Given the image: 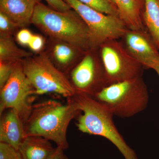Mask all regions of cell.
<instances>
[{
    "instance_id": "6da1fadb",
    "label": "cell",
    "mask_w": 159,
    "mask_h": 159,
    "mask_svg": "<svg viewBox=\"0 0 159 159\" xmlns=\"http://www.w3.org/2000/svg\"><path fill=\"white\" fill-rule=\"evenodd\" d=\"M70 99L65 104L48 100L32 105L24 123L26 137H43L54 142L58 148L64 150L67 149L68 127L80 111L72 99Z\"/></svg>"
},
{
    "instance_id": "7a4b0ae2",
    "label": "cell",
    "mask_w": 159,
    "mask_h": 159,
    "mask_svg": "<svg viewBox=\"0 0 159 159\" xmlns=\"http://www.w3.org/2000/svg\"><path fill=\"white\" fill-rule=\"evenodd\" d=\"M78 111L82 112L76 123L77 128L84 133L99 136L112 143L125 159H139L119 133L114 123L113 115L101 103L86 94L76 93L71 97Z\"/></svg>"
},
{
    "instance_id": "3957f363",
    "label": "cell",
    "mask_w": 159,
    "mask_h": 159,
    "mask_svg": "<svg viewBox=\"0 0 159 159\" xmlns=\"http://www.w3.org/2000/svg\"><path fill=\"white\" fill-rule=\"evenodd\" d=\"M45 33L82 51L90 49L88 27L74 9L60 11L39 3L31 19Z\"/></svg>"
},
{
    "instance_id": "277c9868",
    "label": "cell",
    "mask_w": 159,
    "mask_h": 159,
    "mask_svg": "<svg viewBox=\"0 0 159 159\" xmlns=\"http://www.w3.org/2000/svg\"><path fill=\"white\" fill-rule=\"evenodd\" d=\"M93 98L114 116L122 118H130L145 110L149 100L142 77L107 86Z\"/></svg>"
},
{
    "instance_id": "5b68a950",
    "label": "cell",
    "mask_w": 159,
    "mask_h": 159,
    "mask_svg": "<svg viewBox=\"0 0 159 159\" xmlns=\"http://www.w3.org/2000/svg\"><path fill=\"white\" fill-rule=\"evenodd\" d=\"M22 66L24 73L34 88V94L52 93L70 98L76 94L72 83L45 54L28 57L23 61Z\"/></svg>"
},
{
    "instance_id": "8992f818",
    "label": "cell",
    "mask_w": 159,
    "mask_h": 159,
    "mask_svg": "<svg viewBox=\"0 0 159 159\" xmlns=\"http://www.w3.org/2000/svg\"><path fill=\"white\" fill-rule=\"evenodd\" d=\"M79 15L88 27L90 49L97 50L109 40L120 39L128 31L120 17L106 14L83 4L78 0H64Z\"/></svg>"
},
{
    "instance_id": "52a82bcc",
    "label": "cell",
    "mask_w": 159,
    "mask_h": 159,
    "mask_svg": "<svg viewBox=\"0 0 159 159\" xmlns=\"http://www.w3.org/2000/svg\"><path fill=\"white\" fill-rule=\"evenodd\" d=\"M98 49L108 86L142 77L145 68L129 54L121 40H109Z\"/></svg>"
},
{
    "instance_id": "ba28073f",
    "label": "cell",
    "mask_w": 159,
    "mask_h": 159,
    "mask_svg": "<svg viewBox=\"0 0 159 159\" xmlns=\"http://www.w3.org/2000/svg\"><path fill=\"white\" fill-rule=\"evenodd\" d=\"M34 90L23 70L22 62L14 64L11 76L1 89L0 115L7 109L15 110L25 123L31 112V96Z\"/></svg>"
},
{
    "instance_id": "9c48e42d",
    "label": "cell",
    "mask_w": 159,
    "mask_h": 159,
    "mask_svg": "<svg viewBox=\"0 0 159 159\" xmlns=\"http://www.w3.org/2000/svg\"><path fill=\"white\" fill-rule=\"evenodd\" d=\"M93 49L86 51L84 56L72 71V84L76 93L93 97L108 86L100 57L97 59Z\"/></svg>"
},
{
    "instance_id": "30bf717a",
    "label": "cell",
    "mask_w": 159,
    "mask_h": 159,
    "mask_svg": "<svg viewBox=\"0 0 159 159\" xmlns=\"http://www.w3.org/2000/svg\"><path fill=\"white\" fill-rule=\"evenodd\" d=\"M121 41L124 48L145 69H151L159 60V50L146 29H128Z\"/></svg>"
},
{
    "instance_id": "8fae6325",
    "label": "cell",
    "mask_w": 159,
    "mask_h": 159,
    "mask_svg": "<svg viewBox=\"0 0 159 159\" xmlns=\"http://www.w3.org/2000/svg\"><path fill=\"white\" fill-rule=\"evenodd\" d=\"M26 138L24 123L15 110L10 109L1 117L0 142L19 150Z\"/></svg>"
},
{
    "instance_id": "7c38bea8",
    "label": "cell",
    "mask_w": 159,
    "mask_h": 159,
    "mask_svg": "<svg viewBox=\"0 0 159 159\" xmlns=\"http://www.w3.org/2000/svg\"><path fill=\"white\" fill-rule=\"evenodd\" d=\"M40 0H0V11L7 16L18 27L31 22L36 5Z\"/></svg>"
},
{
    "instance_id": "4fadbf2b",
    "label": "cell",
    "mask_w": 159,
    "mask_h": 159,
    "mask_svg": "<svg viewBox=\"0 0 159 159\" xmlns=\"http://www.w3.org/2000/svg\"><path fill=\"white\" fill-rule=\"evenodd\" d=\"M119 11V17L129 29H145L143 23L145 0H110Z\"/></svg>"
},
{
    "instance_id": "5bb4252c",
    "label": "cell",
    "mask_w": 159,
    "mask_h": 159,
    "mask_svg": "<svg viewBox=\"0 0 159 159\" xmlns=\"http://www.w3.org/2000/svg\"><path fill=\"white\" fill-rule=\"evenodd\" d=\"M56 148L48 139L30 136L26 137L19 151L22 159H48Z\"/></svg>"
},
{
    "instance_id": "9a60e30c",
    "label": "cell",
    "mask_w": 159,
    "mask_h": 159,
    "mask_svg": "<svg viewBox=\"0 0 159 159\" xmlns=\"http://www.w3.org/2000/svg\"><path fill=\"white\" fill-rule=\"evenodd\" d=\"M143 23L159 50V0H145Z\"/></svg>"
},
{
    "instance_id": "2e32d148",
    "label": "cell",
    "mask_w": 159,
    "mask_h": 159,
    "mask_svg": "<svg viewBox=\"0 0 159 159\" xmlns=\"http://www.w3.org/2000/svg\"><path fill=\"white\" fill-rule=\"evenodd\" d=\"M31 54L16 46L11 35H1L0 61L15 63L23 58L31 57Z\"/></svg>"
},
{
    "instance_id": "e0dca14e",
    "label": "cell",
    "mask_w": 159,
    "mask_h": 159,
    "mask_svg": "<svg viewBox=\"0 0 159 159\" xmlns=\"http://www.w3.org/2000/svg\"><path fill=\"white\" fill-rule=\"evenodd\" d=\"M82 51L67 43H60L54 47L53 54L57 62L61 65L66 66L70 63L79 55L85 54Z\"/></svg>"
},
{
    "instance_id": "ac0fdd59",
    "label": "cell",
    "mask_w": 159,
    "mask_h": 159,
    "mask_svg": "<svg viewBox=\"0 0 159 159\" xmlns=\"http://www.w3.org/2000/svg\"><path fill=\"white\" fill-rule=\"evenodd\" d=\"M80 2L102 13L119 17L116 6L110 0H78Z\"/></svg>"
},
{
    "instance_id": "d6986e66",
    "label": "cell",
    "mask_w": 159,
    "mask_h": 159,
    "mask_svg": "<svg viewBox=\"0 0 159 159\" xmlns=\"http://www.w3.org/2000/svg\"><path fill=\"white\" fill-rule=\"evenodd\" d=\"M0 159H22L19 151L11 145L0 142Z\"/></svg>"
},
{
    "instance_id": "ffe728a7",
    "label": "cell",
    "mask_w": 159,
    "mask_h": 159,
    "mask_svg": "<svg viewBox=\"0 0 159 159\" xmlns=\"http://www.w3.org/2000/svg\"><path fill=\"white\" fill-rule=\"evenodd\" d=\"M16 24L9 17L0 11V31L1 35H10L18 28Z\"/></svg>"
},
{
    "instance_id": "44dd1931",
    "label": "cell",
    "mask_w": 159,
    "mask_h": 159,
    "mask_svg": "<svg viewBox=\"0 0 159 159\" xmlns=\"http://www.w3.org/2000/svg\"><path fill=\"white\" fill-rule=\"evenodd\" d=\"M15 63L0 61V89L5 85L9 79Z\"/></svg>"
},
{
    "instance_id": "7402d4cb",
    "label": "cell",
    "mask_w": 159,
    "mask_h": 159,
    "mask_svg": "<svg viewBox=\"0 0 159 159\" xmlns=\"http://www.w3.org/2000/svg\"><path fill=\"white\" fill-rule=\"evenodd\" d=\"M49 6L54 10L60 11H65L71 9L64 0H45Z\"/></svg>"
},
{
    "instance_id": "603a6c76",
    "label": "cell",
    "mask_w": 159,
    "mask_h": 159,
    "mask_svg": "<svg viewBox=\"0 0 159 159\" xmlns=\"http://www.w3.org/2000/svg\"><path fill=\"white\" fill-rule=\"evenodd\" d=\"M33 34L28 29L20 30L17 34V40L18 42L22 45H29Z\"/></svg>"
},
{
    "instance_id": "cb8c5ba5",
    "label": "cell",
    "mask_w": 159,
    "mask_h": 159,
    "mask_svg": "<svg viewBox=\"0 0 159 159\" xmlns=\"http://www.w3.org/2000/svg\"><path fill=\"white\" fill-rule=\"evenodd\" d=\"M43 45V39L41 36L38 35H33L31 41L28 46L31 50L37 52L41 50Z\"/></svg>"
},
{
    "instance_id": "d4e9b609",
    "label": "cell",
    "mask_w": 159,
    "mask_h": 159,
    "mask_svg": "<svg viewBox=\"0 0 159 159\" xmlns=\"http://www.w3.org/2000/svg\"><path fill=\"white\" fill-rule=\"evenodd\" d=\"M64 151L62 148L56 147L54 153L48 159H69L64 152Z\"/></svg>"
},
{
    "instance_id": "484cf974",
    "label": "cell",
    "mask_w": 159,
    "mask_h": 159,
    "mask_svg": "<svg viewBox=\"0 0 159 159\" xmlns=\"http://www.w3.org/2000/svg\"><path fill=\"white\" fill-rule=\"evenodd\" d=\"M152 69H153L156 72H157V74L159 76V60L158 61L156 62L153 66H152L151 68Z\"/></svg>"
}]
</instances>
